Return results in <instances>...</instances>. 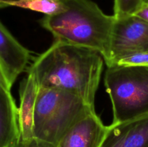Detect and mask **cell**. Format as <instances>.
Instances as JSON below:
<instances>
[{
    "label": "cell",
    "mask_w": 148,
    "mask_h": 147,
    "mask_svg": "<svg viewBox=\"0 0 148 147\" xmlns=\"http://www.w3.org/2000/svg\"><path fill=\"white\" fill-rule=\"evenodd\" d=\"M104 63L95 50L55 40L36 58L27 72L34 75L40 88L71 92L95 108Z\"/></svg>",
    "instance_id": "1"
},
{
    "label": "cell",
    "mask_w": 148,
    "mask_h": 147,
    "mask_svg": "<svg viewBox=\"0 0 148 147\" xmlns=\"http://www.w3.org/2000/svg\"><path fill=\"white\" fill-rule=\"evenodd\" d=\"M64 8L46 15L40 24L56 40L87 48L108 56L114 17L105 14L91 0H62Z\"/></svg>",
    "instance_id": "2"
},
{
    "label": "cell",
    "mask_w": 148,
    "mask_h": 147,
    "mask_svg": "<svg viewBox=\"0 0 148 147\" xmlns=\"http://www.w3.org/2000/svg\"><path fill=\"white\" fill-rule=\"evenodd\" d=\"M95 108L77 95L39 87L33 118L35 138L58 146L65 134Z\"/></svg>",
    "instance_id": "3"
},
{
    "label": "cell",
    "mask_w": 148,
    "mask_h": 147,
    "mask_svg": "<svg viewBox=\"0 0 148 147\" xmlns=\"http://www.w3.org/2000/svg\"><path fill=\"white\" fill-rule=\"evenodd\" d=\"M104 83L112 104L113 122L148 115V66H110Z\"/></svg>",
    "instance_id": "4"
},
{
    "label": "cell",
    "mask_w": 148,
    "mask_h": 147,
    "mask_svg": "<svg viewBox=\"0 0 148 147\" xmlns=\"http://www.w3.org/2000/svg\"><path fill=\"white\" fill-rule=\"evenodd\" d=\"M145 52H148L147 22L136 15L115 19L108 56L104 59L107 67L130 55Z\"/></svg>",
    "instance_id": "5"
},
{
    "label": "cell",
    "mask_w": 148,
    "mask_h": 147,
    "mask_svg": "<svg viewBox=\"0 0 148 147\" xmlns=\"http://www.w3.org/2000/svg\"><path fill=\"white\" fill-rule=\"evenodd\" d=\"M100 147H148V115L108 125Z\"/></svg>",
    "instance_id": "6"
},
{
    "label": "cell",
    "mask_w": 148,
    "mask_h": 147,
    "mask_svg": "<svg viewBox=\"0 0 148 147\" xmlns=\"http://www.w3.org/2000/svg\"><path fill=\"white\" fill-rule=\"evenodd\" d=\"M30 59V51L0 21V66L10 86L27 68Z\"/></svg>",
    "instance_id": "7"
},
{
    "label": "cell",
    "mask_w": 148,
    "mask_h": 147,
    "mask_svg": "<svg viewBox=\"0 0 148 147\" xmlns=\"http://www.w3.org/2000/svg\"><path fill=\"white\" fill-rule=\"evenodd\" d=\"M95 112L75 124L59 141V147H100L107 131Z\"/></svg>",
    "instance_id": "8"
},
{
    "label": "cell",
    "mask_w": 148,
    "mask_h": 147,
    "mask_svg": "<svg viewBox=\"0 0 148 147\" xmlns=\"http://www.w3.org/2000/svg\"><path fill=\"white\" fill-rule=\"evenodd\" d=\"M39 86L33 74L27 75L22 82L18 108V125L20 136L23 140L33 138V118Z\"/></svg>",
    "instance_id": "9"
},
{
    "label": "cell",
    "mask_w": 148,
    "mask_h": 147,
    "mask_svg": "<svg viewBox=\"0 0 148 147\" xmlns=\"http://www.w3.org/2000/svg\"><path fill=\"white\" fill-rule=\"evenodd\" d=\"M19 136L18 108L11 92L0 85V147H11Z\"/></svg>",
    "instance_id": "10"
},
{
    "label": "cell",
    "mask_w": 148,
    "mask_h": 147,
    "mask_svg": "<svg viewBox=\"0 0 148 147\" xmlns=\"http://www.w3.org/2000/svg\"><path fill=\"white\" fill-rule=\"evenodd\" d=\"M17 7L52 15L62 12L64 4L62 0H27L17 4Z\"/></svg>",
    "instance_id": "11"
},
{
    "label": "cell",
    "mask_w": 148,
    "mask_h": 147,
    "mask_svg": "<svg viewBox=\"0 0 148 147\" xmlns=\"http://www.w3.org/2000/svg\"><path fill=\"white\" fill-rule=\"evenodd\" d=\"M147 0H114V14L115 19L134 15Z\"/></svg>",
    "instance_id": "12"
},
{
    "label": "cell",
    "mask_w": 148,
    "mask_h": 147,
    "mask_svg": "<svg viewBox=\"0 0 148 147\" xmlns=\"http://www.w3.org/2000/svg\"><path fill=\"white\" fill-rule=\"evenodd\" d=\"M116 65L129 66H148V52L139 53L124 57Z\"/></svg>",
    "instance_id": "13"
},
{
    "label": "cell",
    "mask_w": 148,
    "mask_h": 147,
    "mask_svg": "<svg viewBox=\"0 0 148 147\" xmlns=\"http://www.w3.org/2000/svg\"><path fill=\"white\" fill-rule=\"evenodd\" d=\"M11 147H59L56 144L48 141L38 139L35 137L28 140H23L17 138L12 144Z\"/></svg>",
    "instance_id": "14"
},
{
    "label": "cell",
    "mask_w": 148,
    "mask_h": 147,
    "mask_svg": "<svg viewBox=\"0 0 148 147\" xmlns=\"http://www.w3.org/2000/svg\"><path fill=\"white\" fill-rule=\"evenodd\" d=\"M134 15H136L137 17H140L142 20H145V21L148 22V0L143 4L141 8Z\"/></svg>",
    "instance_id": "15"
},
{
    "label": "cell",
    "mask_w": 148,
    "mask_h": 147,
    "mask_svg": "<svg viewBox=\"0 0 148 147\" xmlns=\"http://www.w3.org/2000/svg\"><path fill=\"white\" fill-rule=\"evenodd\" d=\"M27 0H0V8L7 7H17V4Z\"/></svg>",
    "instance_id": "16"
},
{
    "label": "cell",
    "mask_w": 148,
    "mask_h": 147,
    "mask_svg": "<svg viewBox=\"0 0 148 147\" xmlns=\"http://www.w3.org/2000/svg\"><path fill=\"white\" fill-rule=\"evenodd\" d=\"M0 85H1V86H3L4 89H7V90L11 92L12 86H10L8 80H7V79L6 78L5 74H4V71H3L1 66H0Z\"/></svg>",
    "instance_id": "17"
}]
</instances>
